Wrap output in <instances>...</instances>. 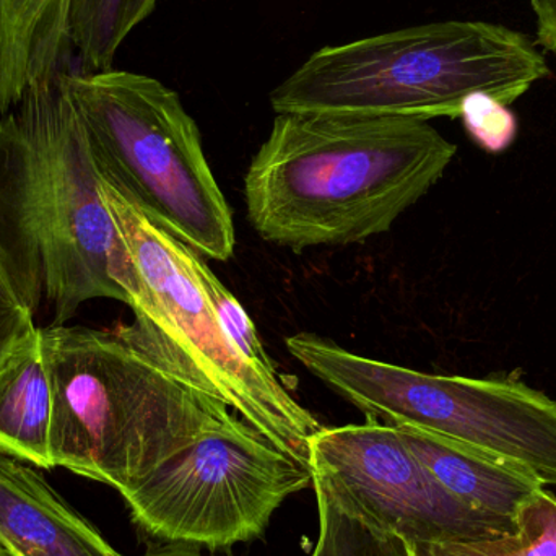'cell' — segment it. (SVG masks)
<instances>
[{"label": "cell", "mask_w": 556, "mask_h": 556, "mask_svg": "<svg viewBox=\"0 0 556 556\" xmlns=\"http://www.w3.org/2000/svg\"><path fill=\"white\" fill-rule=\"evenodd\" d=\"M0 556H10L9 552H7L5 548L2 547V544H0Z\"/></svg>", "instance_id": "7402d4cb"}, {"label": "cell", "mask_w": 556, "mask_h": 556, "mask_svg": "<svg viewBox=\"0 0 556 556\" xmlns=\"http://www.w3.org/2000/svg\"><path fill=\"white\" fill-rule=\"evenodd\" d=\"M397 430L447 492L496 521L515 526L526 503L545 489L525 467L479 447L417 428Z\"/></svg>", "instance_id": "8fae6325"}, {"label": "cell", "mask_w": 556, "mask_h": 556, "mask_svg": "<svg viewBox=\"0 0 556 556\" xmlns=\"http://www.w3.org/2000/svg\"><path fill=\"white\" fill-rule=\"evenodd\" d=\"M140 556H202L199 548L189 545L166 544L163 547L152 548Z\"/></svg>", "instance_id": "44dd1931"}, {"label": "cell", "mask_w": 556, "mask_h": 556, "mask_svg": "<svg viewBox=\"0 0 556 556\" xmlns=\"http://www.w3.org/2000/svg\"><path fill=\"white\" fill-rule=\"evenodd\" d=\"M0 544L10 556H124L38 467L0 451Z\"/></svg>", "instance_id": "30bf717a"}, {"label": "cell", "mask_w": 556, "mask_h": 556, "mask_svg": "<svg viewBox=\"0 0 556 556\" xmlns=\"http://www.w3.org/2000/svg\"><path fill=\"white\" fill-rule=\"evenodd\" d=\"M194 267L195 274H198L201 283L204 285L205 293H207L211 303L214 304L218 319L227 330L231 342L238 346V350L247 358L256 363L261 368L278 372L277 366L274 365L263 340H261L256 324L251 319L243 304L222 283L220 278L215 276L214 270L208 267L207 261L201 254H195Z\"/></svg>", "instance_id": "e0dca14e"}, {"label": "cell", "mask_w": 556, "mask_h": 556, "mask_svg": "<svg viewBox=\"0 0 556 556\" xmlns=\"http://www.w3.org/2000/svg\"><path fill=\"white\" fill-rule=\"evenodd\" d=\"M35 317L0 251V363L38 329Z\"/></svg>", "instance_id": "d6986e66"}, {"label": "cell", "mask_w": 556, "mask_h": 556, "mask_svg": "<svg viewBox=\"0 0 556 556\" xmlns=\"http://www.w3.org/2000/svg\"><path fill=\"white\" fill-rule=\"evenodd\" d=\"M155 5L156 0H68V41L81 72L111 71L121 45Z\"/></svg>", "instance_id": "9a60e30c"}, {"label": "cell", "mask_w": 556, "mask_h": 556, "mask_svg": "<svg viewBox=\"0 0 556 556\" xmlns=\"http://www.w3.org/2000/svg\"><path fill=\"white\" fill-rule=\"evenodd\" d=\"M464 126L485 152H505L518 136V119L508 104L486 93L472 94L464 103Z\"/></svg>", "instance_id": "ac0fdd59"}, {"label": "cell", "mask_w": 556, "mask_h": 556, "mask_svg": "<svg viewBox=\"0 0 556 556\" xmlns=\"http://www.w3.org/2000/svg\"><path fill=\"white\" fill-rule=\"evenodd\" d=\"M551 75L526 33L486 22L428 23L327 46L270 93L277 114L460 117L472 94L513 104Z\"/></svg>", "instance_id": "277c9868"}, {"label": "cell", "mask_w": 556, "mask_h": 556, "mask_svg": "<svg viewBox=\"0 0 556 556\" xmlns=\"http://www.w3.org/2000/svg\"><path fill=\"white\" fill-rule=\"evenodd\" d=\"M311 469L329 473L363 509L414 547L479 541L515 531L447 492L397 428L366 424L320 428L307 441Z\"/></svg>", "instance_id": "9c48e42d"}, {"label": "cell", "mask_w": 556, "mask_h": 556, "mask_svg": "<svg viewBox=\"0 0 556 556\" xmlns=\"http://www.w3.org/2000/svg\"><path fill=\"white\" fill-rule=\"evenodd\" d=\"M100 175L205 260H231L233 212L172 88L127 71L65 74Z\"/></svg>", "instance_id": "8992f818"}, {"label": "cell", "mask_w": 556, "mask_h": 556, "mask_svg": "<svg viewBox=\"0 0 556 556\" xmlns=\"http://www.w3.org/2000/svg\"><path fill=\"white\" fill-rule=\"evenodd\" d=\"M538 23V45L556 54V0H529Z\"/></svg>", "instance_id": "ffe728a7"}, {"label": "cell", "mask_w": 556, "mask_h": 556, "mask_svg": "<svg viewBox=\"0 0 556 556\" xmlns=\"http://www.w3.org/2000/svg\"><path fill=\"white\" fill-rule=\"evenodd\" d=\"M52 382L49 453L62 467L129 492L233 417L119 327H41Z\"/></svg>", "instance_id": "3957f363"}, {"label": "cell", "mask_w": 556, "mask_h": 556, "mask_svg": "<svg viewBox=\"0 0 556 556\" xmlns=\"http://www.w3.org/2000/svg\"><path fill=\"white\" fill-rule=\"evenodd\" d=\"M101 178V195L132 261L136 285L119 329L179 379L224 402L270 443L309 467L307 441L319 420L283 384L243 355L218 319L195 274V251L153 224L126 194Z\"/></svg>", "instance_id": "5b68a950"}, {"label": "cell", "mask_w": 556, "mask_h": 556, "mask_svg": "<svg viewBox=\"0 0 556 556\" xmlns=\"http://www.w3.org/2000/svg\"><path fill=\"white\" fill-rule=\"evenodd\" d=\"M0 84H2V67H0Z\"/></svg>", "instance_id": "603a6c76"}, {"label": "cell", "mask_w": 556, "mask_h": 556, "mask_svg": "<svg viewBox=\"0 0 556 556\" xmlns=\"http://www.w3.org/2000/svg\"><path fill=\"white\" fill-rule=\"evenodd\" d=\"M456 152L415 117L277 114L244 176L248 218L294 251L363 243L391 230Z\"/></svg>", "instance_id": "7a4b0ae2"}, {"label": "cell", "mask_w": 556, "mask_h": 556, "mask_svg": "<svg viewBox=\"0 0 556 556\" xmlns=\"http://www.w3.org/2000/svg\"><path fill=\"white\" fill-rule=\"evenodd\" d=\"M421 556H556V498L541 490L515 521V531L479 541L415 547Z\"/></svg>", "instance_id": "2e32d148"}, {"label": "cell", "mask_w": 556, "mask_h": 556, "mask_svg": "<svg viewBox=\"0 0 556 556\" xmlns=\"http://www.w3.org/2000/svg\"><path fill=\"white\" fill-rule=\"evenodd\" d=\"M415 548V547H414ZM415 556H421V555H418L417 552H415Z\"/></svg>", "instance_id": "cb8c5ba5"}, {"label": "cell", "mask_w": 556, "mask_h": 556, "mask_svg": "<svg viewBox=\"0 0 556 556\" xmlns=\"http://www.w3.org/2000/svg\"><path fill=\"white\" fill-rule=\"evenodd\" d=\"M67 16L68 0H0V113L26 88L61 74Z\"/></svg>", "instance_id": "7c38bea8"}, {"label": "cell", "mask_w": 556, "mask_h": 556, "mask_svg": "<svg viewBox=\"0 0 556 556\" xmlns=\"http://www.w3.org/2000/svg\"><path fill=\"white\" fill-rule=\"evenodd\" d=\"M0 251L48 326L67 324L85 301L129 303L132 261L64 72L0 113Z\"/></svg>", "instance_id": "6da1fadb"}, {"label": "cell", "mask_w": 556, "mask_h": 556, "mask_svg": "<svg viewBox=\"0 0 556 556\" xmlns=\"http://www.w3.org/2000/svg\"><path fill=\"white\" fill-rule=\"evenodd\" d=\"M313 470L319 538L311 556H415L410 542L382 526L329 473Z\"/></svg>", "instance_id": "5bb4252c"}, {"label": "cell", "mask_w": 556, "mask_h": 556, "mask_svg": "<svg viewBox=\"0 0 556 556\" xmlns=\"http://www.w3.org/2000/svg\"><path fill=\"white\" fill-rule=\"evenodd\" d=\"M52 382L41 327L0 363V451L38 469H54L49 453Z\"/></svg>", "instance_id": "4fadbf2b"}, {"label": "cell", "mask_w": 556, "mask_h": 556, "mask_svg": "<svg viewBox=\"0 0 556 556\" xmlns=\"http://www.w3.org/2000/svg\"><path fill=\"white\" fill-rule=\"evenodd\" d=\"M288 353L369 420L410 427L511 460L556 489V401L525 382L438 376L368 358L313 332Z\"/></svg>", "instance_id": "52a82bcc"}, {"label": "cell", "mask_w": 556, "mask_h": 556, "mask_svg": "<svg viewBox=\"0 0 556 556\" xmlns=\"http://www.w3.org/2000/svg\"><path fill=\"white\" fill-rule=\"evenodd\" d=\"M313 470L235 414L124 493L134 525L165 544L225 551L256 541Z\"/></svg>", "instance_id": "ba28073f"}]
</instances>
